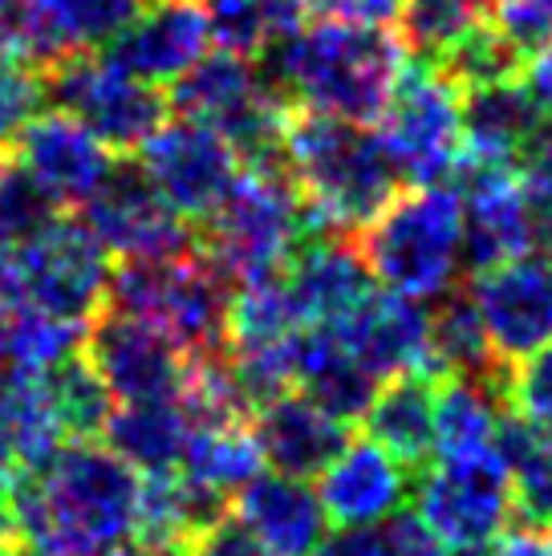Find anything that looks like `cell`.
Masks as SVG:
<instances>
[{
	"instance_id": "cell-1",
	"label": "cell",
	"mask_w": 552,
	"mask_h": 556,
	"mask_svg": "<svg viewBox=\"0 0 552 556\" xmlns=\"http://www.w3.org/2000/svg\"><path fill=\"white\" fill-rule=\"evenodd\" d=\"M135 467L98 439H70L41 471L0 483L9 532L29 553H110L130 548L138 520Z\"/></svg>"
},
{
	"instance_id": "cell-2",
	"label": "cell",
	"mask_w": 552,
	"mask_h": 556,
	"mask_svg": "<svg viewBox=\"0 0 552 556\" xmlns=\"http://www.w3.org/2000/svg\"><path fill=\"white\" fill-rule=\"evenodd\" d=\"M399 37L374 25L322 21L276 41L256 58L268 90L292 110H322L346 123H374L402 70Z\"/></svg>"
},
{
	"instance_id": "cell-3",
	"label": "cell",
	"mask_w": 552,
	"mask_h": 556,
	"mask_svg": "<svg viewBox=\"0 0 552 556\" xmlns=\"http://www.w3.org/2000/svg\"><path fill=\"white\" fill-rule=\"evenodd\" d=\"M285 170L305 207V236H357L402 187L374 130L322 110H289Z\"/></svg>"
},
{
	"instance_id": "cell-4",
	"label": "cell",
	"mask_w": 552,
	"mask_h": 556,
	"mask_svg": "<svg viewBox=\"0 0 552 556\" xmlns=\"http://www.w3.org/2000/svg\"><path fill=\"white\" fill-rule=\"evenodd\" d=\"M369 277L399 296L439 301L451 293L463 261V203L447 184L399 191L353 236Z\"/></svg>"
},
{
	"instance_id": "cell-5",
	"label": "cell",
	"mask_w": 552,
	"mask_h": 556,
	"mask_svg": "<svg viewBox=\"0 0 552 556\" xmlns=\"http://www.w3.org/2000/svg\"><path fill=\"white\" fill-rule=\"evenodd\" d=\"M231 285L200 244L179 256L123 261L110 273L106 305L167 333L187 357L228 350Z\"/></svg>"
},
{
	"instance_id": "cell-6",
	"label": "cell",
	"mask_w": 552,
	"mask_h": 556,
	"mask_svg": "<svg viewBox=\"0 0 552 556\" xmlns=\"http://www.w3.org/2000/svg\"><path fill=\"white\" fill-rule=\"evenodd\" d=\"M305 240V207L285 170H244L228 195L196 228V244L240 285H261L285 273L289 256Z\"/></svg>"
},
{
	"instance_id": "cell-7",
	"label": "cell",
	"mask_w": 552,
	"mask_h": 556,
	"mask_svg": "<svg viewBox=\"0 0 552 556\" xmlns=\"http://www.w3.org/2000/svg\"><path fill=\"white\" fill-rule=\"evenodd\" d=\"M378 123V142L406 187L455 179L463 159V90L430 62H402Z\"/></svg>"
},
{
	"instance_id": "cell-8",
	"label": "cell",
	"mask_w": 552,
	"mask_h": 556,
	"mask_svg": "<svg viewBox=\"0 0 552 556\" xmlns=\"http://www.w3.org/2000/svg\"><path fill=\"white\" fill-rule=\"evenodd\" d=\"M46 98L49 106L90 126L93 139L106 142L114 155L138 151L171 118L167 90L123 74L98 49L70 53L62 62L46 65Z\"/></svg>"
},
{
	"instance_id": "cell-9",
	"label": "cell",
	"mask_w": 552,
	"mask_h": 556,
	"mask_svg": "<svg viewBox=\"0 0 552 556\" xmlns=\"http://www.w3.org/2000/svg\"><path fill=\"white\" fill-rule=\"evenodd\" d=\"M110 252L81 219L58 216L49 228L16 248L21 301L53 313L62 321L90 325L106 309L110 293Z\"/></svg>"
},
{
	"instance_id": "cell-10",
	"label": "cell",
	"mask_w": 552,
	"mask_h": 556,
	"mask_svg": "<svg viewBox=\"0 0 552 556\" xmlns=\"http://www.w3.org/2000/svg\"><path fill=\"white\" fill-rule=\"evenodd\" d=\"M81 224L118 261L179 256L187 248H196V228L171 212L147 179L142 163L130 155L114 159L102 187L81 203Z\"/></svg>"
},
{
	"instance_id": "cell-11",
	"label": "cell",
	"mask_w": 552,
	"mask_h": 556,
	"mask_svg": "<svg viewBox=\"0 0 552 556\" xmlns=\"http://www.w3.org/2000/svg\"><path fill=\"white\" fill-rule=\"evenodd\" d=\"M138 155L163 203L191 228H200L212 216L240 175L231 142L196 118H167L138 147Z\"/></svg>"
},
{
	"instance_id": "cell-12",
	"label": "cell",
	"mask_w": 552,
	"mask_h": 556,
	"mask_svg": "<svg viewBox=\"0 0 552 556\" xmlns=\"http://www.w3.org/2000/svg\"><path fill=\"white\" fill-rule=\"evenodd\" d=\"M418 520L455 544H488L512 520V479L500 455L476 459H439V467H423L414 488Z\"/></svg>"
},
{
	"instance_id": "cell-13",
	"label": "cell",
	"mask_w": 552,
	"mask_h": 556,
	"mask_svg": "<svg viewBox=\"0 0 552 556\" xmlns=\"http://www.w3.org/2000/svg\"><path fill=\"white\" fill-rule=\"evenodd\" d=\"M81 354L123 402H179L187 378V354L154 325L130 313L102 309L86 329Z\"/></svg>"
},
{
	"instance_id": "cell-14",
	"label": "cell",
	"mask_w": 552,
	"mask_h": 556,
	"mask_svg": "<svg viewBox=\"0 0 552 556\" xmlns=\"http://www.w3.org/2000/svg\"><path fill=\"white\" fill-rule=\"evenodd\" d=\"M455 179L463 203V261L472 273H488L537 248L532 212L512 163L460 159Z\"/></svg>"
},
{
	"instance_id": "cell-15",
	"label": "cell",
	"mask_w": 552,
	"mask_h": 556,
	"mask_svg": "<svg viewBox=\"0 0 552 556\" xmlns=\"http://www.w3.org/2000/svg\"><path fill=\"white\" fill-rule=\"evenodd\" d=\"M467 293L504 366H516L552 341V252H528L488 273H476Z\"/></svg>"
},
{
	"instance_id": "cell-16",
	"label": "cell",
	"mask_w": 552,
	"mask_h": 556,
	"mask_svg": "<svg viewBox=\"0 0 552 556\" xmlns=\"http://www.w3.org/2000/svg\"><path fill=\"white\" fill-rule=\"evenodd\" d=\"M9 155L29 170L33 184L46 191L58 212L81 207L114 167V151L65 110H41L16 135Z\"/></svg>"
},
{
	"instance_id": "cell-17",
	"label": "cell",
	"mask_w": 552,
	"mask_h": 556,
	"mask_svg": "<svg viewBox=\"0 0 552 556\" xmlns=\"http://www.w3.org/2000/svg\"><path fill=\"white\" fill-rule=\"evenodd\" d=\"M212 49V21L203 0H159L102 46V58L151 86L179 81Z\"/></svg>"
},
{
	"instance_id": "cell-18",
	"label": "cell",
	"mask_w": 552,
	"mask_h": 556,
	"mask_svg": "<svg viewBox=\"0 0 552 556\" xmlns=\"http://www.w3.org/2000/svg\"><path fill=\"white\" fill-rule=\"evenodd\" d=\"M280 289L301 329H334L374 293V277L353 236H305L280 273Z\"/></svg>"
},
{
	"instance_id": "cell-19",
	"label": "cell",
	"mask_w": 552,
	"mask_h": 556,
	"mask_svg": "<svg viewBox=\"0 0 552 556\" xmlns=\"http://www.w3.org/2000/svg\"><path fill=\"white\" fill-rule=\"evenodd\" d=\"M418 476L374 439H350L334 464L325 467L317 483L329 525L338 528H378L394 511H402L414 500Z\"/></svg>"
},
{
	"instance_id": "cell-20",
	"label": "cell",
	"mask_w": 552,
	"mask_h": 556,
	"mask_svg": "<svg viewBox=\"0 0 552 556\" xmlns=\"http://www.w3.org/2000/svg\"><path fill=\"white\" fill-rule=\"evenodd\" d=\"M334 338L346 354L366 374L399 378V374H427L435 378L430 362V313L423 301L399 293H369L341 325H334Z\"/></svg>"
},
{
	"instance_id": "cell-21",
	"label": "cell",
	"mask_w": 552,
	"mask_h": 556,
	"mask_svg": "<svg viewBox=\"0 0 552 556\" xmlns=\"http://www.w3.org/2000/svg\"><path fill=\"white\" fill-rule=\"evenodd\" d=\"M252 434L261 443L264 464L276 476L292 479H317L353 439L350 427H341L338 418H329L297 390L264 402L252 415Z\"/></svg>"
},
{
	"instance_id": "cell-22",
	"label": "cell",
	"mask_w": 552,
	"mask_h": 556,
	"mask_svg": "<svg viewBox=\"0 0 552 556\" xmlns=\"http://www.w3.org/2000/svg\"><path fill=\"white\" fill-rule=\"evenodd\" d=\"M231 516L268 548V556H313L329 536V516L317 492L305 479L276 471H261L252 483H244L236 492Z\"/></svg>"
},
{
	"instance_id": "cell-23",
	"label": "cell",
	"mask_w": 552,
	"mask_h": 556,
	"mask_svg": "<svg viewBox=\"0 0 552 556\" xmlns=\"http://www.w3.org/2000/svg\"><path fill=\"white\" fill-rule=\"evenodd\" d=\"M544 114L528 98L520 78L463 90V159L512 163L540 130Z\"/></svg>"
},
{
	"instance_id": "cell-24",
	"label": "cell",
	"mask_w": 552,
	"mask_h": 556,
	"mask_svg": "<svg viewBox=\"0 0 552 556\" xmlns=\"http://www.w3.org/2000/svg\"><path fill=\"white\" fill-rule=\"evenodd\" d=\"M507 418L504 387L472 378H435V455L476 459L500 455V427Z\"/></svg>"
},
{
	"instance_id": "cell-25",
	"label": "cell",
	"mask_w": 552,
	"mask_h": 556,
	"mask_svg": "<svg viewBox=\"0 0 552 556\" xmlns=\"http://www.w3.org/2000/svg\"><path fill=\"white\" fill-rule=\"evenodd\" d=\"M297 387L313 406H322L341 427H357L366 418L369 402L378 394V378L366 374L338 345L334 329H301L297 354Z\"/></svg>"
},
{
	"instance_id": "cell-26",
	"label": "cell",
	"mask_w": 552,
	"mask_h": 556,
	"mask_svg": "<svg viewBox=\"0 0 552 556\" xmlns=\"http://www.w3.org/2000/svg\"><path fill=\"white\" fill-rule=\"evenodd\" d=\"M362 427L378 447L423 471L435 455V378L427 374L390 378V387L374 394Z\"/></svg>"
},
{
	"instance_id": "cell-27",
	"label": "cell",
	"mask_w": 552,
	"mask_h": 556,
	"mask_svg": "<svg viewBox=\"0 0 552 556\" xmlns=\"http://www.w3.org/2000/svg\"><path fill=\"white\" fill-rule=\"evenodd\" d=\"M102 434L118 459L147 476H163L184 459L191 418L179 402H123L118 410H110Z\"/></svg>"
},
{
	"instance_id": "cell-28",
	"label": "cell",
	"mask_w": 552,
	"mask_h": 556,
	"mask_svg": "<svg viewBox=\"0 0 552 556\" xmlns=\"http://www.w3.org/2000/svg\"><path fill=\"white\" fill-rule=\"evenodd\" d=\"M430 362H435V378H472L491 387H507V370H512L491 350L472 293L439 296V309L430 313Z\"/></svg>"
},
{
	"instance_id": "cell-29",
	"label": "cell",
	"mask_w": 552,
	"mask_h": 556,
	"mask_svg": "<svg viewBox=\"0 0 552 556\" xmlns=\"http://www.w3.org/2000/svg\"><path fill=\"white\" fill-rule=\"evenodd\" d=\"M90 325L62 321L29 301L0 305V374H46L86 345Z\"/></svg>"
},
{
	"instance_id": "cell-30",
	"label": "cell",
	"mask_w": 552,
	"mask_h": 556,
	"mask_svg": "<svg viewBox=\"0 0 552 556\" xmlns=\"http://www.w3.org/2000/svg\"><path fill=\"white\" fill-rule=\"evenodd\" d=\"M175 471L231 500L244 483H252L264 471V455L248 422H240V427H191L184 459Z\"/></svg>"
},
{
	"instance_id": "cell-31",
	"label": "cell",
	"mask_w": 552,
	"mask_h": 556,
	"mask_svg": "<svg viewBox=\"0 0 552 556\" xmlns=\"http://www.w3.org/2000/svg\"><path fill=\"white\" fill-rule=\"evenodd\" d=\"M495 0H402L399 41L418 62L443 65L455 49L491 25Z\"/></svg>"
},
{
	"instance_id": "cell-32",
	"label": "cell",
	"mask_w": 552,
	"mask_h": 556,
	"mask_svg": "<svg viewBox=\"0 0 552 556\" xmlns=\"http://www.w3.org/2000/svg\"><path fill=\"white\" fill-rule=\"evenodd\" d=\"M495 451L512 479V511L520 516V525L552 528V439L507 410Z\"/></svg>"
},
{
	"instance_id": "cell-33",
	"label": "cell",
	"mask_w": 552,
	"mask_h": 556,
	"mask_svg": "<svg viewBox=\"0 0 552 556\" xmlns=\"http://www.w3.org/2000/svg\"><path fill=\"white\" fill-rule=\"evenodd\" d=\"M203 4L212 21V41H219V49L244 53L252 62L305 25V9L297 0H203Z\"/></svg>"
},
{
	"instance_id": "cell-34",
	"label": "cell",
	"mask_w": 552,
	"mask_h": 556,
	"mask_svg": "<svg viewBox=\"0 0 552 556\" xmlns=\"http://www.w3.org/2000/svg\"><path fill=\"white\" fill-rule=\"evenodd\" d=\"M29 4L58 58L102 49L142 13V0H29Z\"/></svg>"
},
{
	"instance_id": "cell-35",
	"label": "cell",
	"mask_w": 552,
	"mask_h": 556,
	"mask_svg": "<svg viewBox=\"0 0 552 556\" xmlns=\"http://www.w3.org/2000/svg\"><path fill=\"white\" fill-rule=\"evenodd\" d=\"M49 394V406H53V418L62 427L65 443L70 439H98L102 427H106L110 410H114V394L106 390L102 374L90 366V357L70 354L65 362H58L53 370L41 374Z\"/></svg>"
},
{
	"instance_id": "cell-36",
	"label": "cell",
	"mask_w": 552,
	"mask_h": 556,
	"mask_svg": "<svg viewBox=\"0 0 552 556\" xmlns=\"http://www.w3.org/2000/svg\"><path fill=\"white\" fill-rule=\"evenodd\" d=\"M62 216L53 200L41 187L33 184V175L16 163L9 151L0 155V240L21 248L25 240L49 228L53 219Z\"/></svg>"
},
{
	"instance_id": "cell-37",
	"label": "cell",
	"mask_w": 552,
	"mask_h": 556,
	"mask_svg": "<svg viewBox=\"0 0 552 556\" xmlns=\"http://www.w3.org/2000/svg\"><path fill=\"white\" fill-rule=\"evenodd\" d=\"M504 399L520 422L552 439V341L507 370Z\"/></svg>"
},
{
	"instance_id": "cell-38",
	"label": "cell",
	"mask_w": 552,
	"mask_h": 556,
	"mask_svg": "<svg viewBox=\"0 0 552 556\" xmlns=\"http://www.w3.org/2000/svg\"><path fill=\"white\" fill-rule=\"evenodd\" d=\"M46 106V70H37L29 62H13V58H0V151H9L16 135Z\"/></svg>"
},
{
	"instance_id": "cell-39",
	"label": "cell",
	"mask_w": 552,
	"mask_h": 556,
	"mask_svg": "<svg viewBox=\"0 0 552 556\" xmlns=\"http://www.w3.org/2000/svg\"><path fill=\"white\" fill-rule=\"evenodd\" d=\"M516 175H520L524 200H528V212H532L537 244L552 252V123L549 118L540 123V130L520 151Z\"/></svg>"
},
{
	"instance_id": "cell-40",
	"label": "cell",
	"mask_w": 552,
	"mask_h": 556,
	"mask_svg": "<svg viewBox=\"0 0 552 556\" xmlns=\"http://www.w3.org/2000/svg\"><path fill=\"white\" fill-rule=\"evenodd\" d=\"M305 16H325V21H350V25H374L390 29L399 25L402 0H297Z\"/></svg>"
},
{
	"instance_id": "cell-41",
	"label": "cell",
	"mask_w": 552,
	"mask_h": 556,
	"mask_svg": "<svg viewBox=\"0 0 552 556\" xmlns=\"http://www.w3.org/2000/svg\"><path fill=\"white\" fill-rule=\"evenodd\" d=\"M191 556H268V548L228 511L219 525H212L191 544Z\"/></svg>"
},
{
	"instance_id": "cell-42",
	"label": "cell",
	"mask_w": 552,
	"mask_h": 556,
	"mask_svg": "<svg viewBox=\"0 0 552 556\" xmlns=\"http://www.w3.org/2000/svg\"><path fill=\"white\" fill-rule=\"evenodd\" d=\"M382 532L390 548H394V556H443V541L418 520V511H394Z\"/></svg>"
},
{
	"instance_id": "cell-43",
	"label": "cell",
	"mask_w": 552,
	"mask_h": 556,
	"mask_svg": "<svg viewBox=\"0 0 552 556\" xmlns=\"http://www.w3.org/2000/svg\"><path fill=\"white\" fill-rule=\"evenodd\" d=\"M313 556H394L382 528H338L325 536Z\"/></svg>"
},
{
	"instance_id": "cell-44",
	"label": "cell",
	"mask_w": 552,
	"mask_h": 556,
	"mask_svg": "<svg viewBox=\"0 0 552 556\" xmlns=\"http://www.w3.org/2000/svg\"><path fill=\"white\" fill-rule=\"evenodd\" d=\"M520 86L528 90V98L537 102L540 114L552 123V41L532 49L520 62Z\"/></svg>"
},
{
	"instance_id": "cell-45",
	"label": "cell",
	"mask_w": 552,
	"mask_h": 556,
	"mask_svg": "<svg viewBox=\"0 0 552 556\" xmlns=\"http://www.w3.org/2000/svg\"><path fill=\"white\" fill-rule=\"evenodd\" d=\"M500 556H552V528L520 525L500 544Z\"/></svg>"
},
{
	"instance_id": "cell-46",
	"label": "cell",
	"mask_w": 552,
	"mask_h": 556,
	"mask_svg": "<svg viewBox=\"0 0 552 556\" xmlns=\"http://www.w3.org/2000/svg\"><path fill=\"white\" fill-rule=\"evenodd\" d=\"M16 471V455H13V422H9V399H4V387H0V483Z\"/></svg>"
},
{
	"instance_id": "cell-47",
	"label": "cell",
	"mask_w": 552,
	"mask_h": 556,
	"mask_svg": "<svg viewBox=\"0 0 552 556\" xmlns=\"http://www.w3.org/2000/svg\"><path fill=\"white\" fill-rule=\"evenodd\" d=\"M21 301V277H16V248L0 240V305Z\"/></svg>"
},
{
	"instance_id": "cell-48",
	"label": "cell",
	"mask_w": 552,
	"mask_h": 556,
	"mask_svg": "<svg viewBox=\"0 0 552 556\" xmlns=\"http://www.w3.org/2000/svg\"><path fill=\"white\" fill-rule=\"evenodd\" d=\"M455 556H500V548H491V544H463V548H455Z\"/></svg>"
},
{
	"instance_id": "cell-49",
	"label": "cell",
	"mask_w": 552,
	"mask_h": 556,
	"mask_svg": "<svg viewBox=\"0 0 552 556\" xmlns=\"http://www.w3.org/2000/svg\"><path fill=\"white\" fill-rule=\"evenodd\" d=\"M0 556H33L25 544H13V541H0Z\"/></svg>"
},
{
	"instance_id": "cell-50",
	"label": "cell",
	"mask_w": 552,
	"mask_h": 556,
	"mask_svg": "<svg viewBox=\"0 0 552 556\" xmlns=\"http://www.w3.org/2000/svg\"><path fill=\"white\" fill-rule=\"evenodd\" d=\"M0 541H13V532H9V516H4V504H0Z\"/></svg>"
},
{
	"instance_id": "cell-51",
	"label": "cell",
	"mask_w": 552,
	"mask_h": 556,
	"mask_svg": "<svg viewBox=\"0 0 552 556\" xmlns=\"http://www.w3.org/2000/svg\"><path fill=\"white\" fill-rule=\"evenodd\" d=\"M540 9H544V16H549V25H552V0H537Z\"/></svg>"
},
{
	"instance_id": "cell-52",
	"label": "cell",
	"mask_w": 552,
	"mask_h": 556,
	"mask_svg": "<svg viewBox=\"0 0 552 556\" xmlns=\"http://www.w3.org/2000/svg\"><path fill=\"white\" fill-rule=\"evenodd\" d=\"M142 4H159V0H142Z\"/></svg>"
},
{
	"instance_id": "cell-53",
	"label": "cell",
	"mask_w": 552,
	"mask_h": 556,
	"mask_svg": "<svg viewBox=\"0 0 552 556\" xmlns=\"http://www.w3.org/2000/svg\"><path fill=\"white\" fill-rule=\"evenodd\" d=\"M0 155H4V151H0Z\"/></svg>"
}]
</instances>
